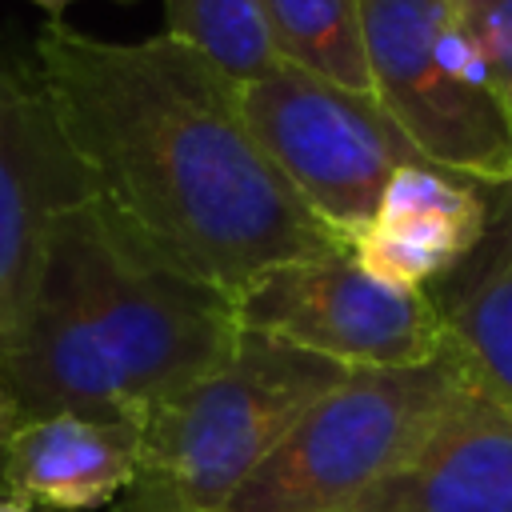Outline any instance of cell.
I'll list each match as a JSON object with an SVG mask.
<instances>
[{"label":"cell","instance_id":"cell-1","mask_svg":"<svg viewBox=\"0 0 512 512\" xmlns=\"http://www.w3.org/2000/svg\"><path fill=\"white\" fill-rule=\"evenodd\" d=\"M32 84L92 204L228 300L280 264L344 248L260 152L240 84L192 48L168 36L96 40L52 20L32 44Z\"/></svg>","mask_w":512,"mask_h":512},{"label":"cell","instance_id":"cell-2","mask_svg":"<svg viewBox=\"0 0 512 512\" xmlns=\"http://www.w3.org/2000/svg\"><path fill=\"white\" fill-rule=\"evenodd\" d=\"M240 332L224 292L156 260L88 200L52 228L0 348V440L48 412H140L220 368Z\"/></svg>","mask_w":512,"mask_h":512},{"label":"cell","instance_id":"cell-3","mask_svg":"<svg viewBox=\"0 0 512 512\" xmlns=\"http://www.w3.org/2000/svg\"><path fill=\"white\" fill-rule=\"evenodd\" d=\"M348 368L240 332L232 356L140 408L136 476L112 512H224L296 416Z\"/></svg>","mask_w":512,"mask_h":512},{"label":"cell","instance_id":"cell-4","mask_svg":"<svg viewBox=\"0 0 512 512\" xmlns=\"http://www.w3.org/2000/svg\"><path fill=\"white\" fill-rule=\"evenodd\" d=\"M464 388L468 376L448 348L412 368H348L224 512H348L420 448Z\"/></svg>","mask_w":512,"mask_h":512},{"label":"cell","instance_id":"cell-5","mask_svg":"<svg viewBox=\"0 0 512 512\" xmlns=\"http://www.w3.org/2000/svg\"><path fill=\"white\" fill-rule=\"evenodd\" d=\"M240 108L272 168L344 244L368 224L392 172L424 160L376 96L288 60L240 84Z\"/></svg>","mask_w":512,"mask_h":512},{"label":"cell","instance_id":"cell-6","mask_svg":"<svg viewBox=\"0 0 512 512\" xmlns=\"http://www.w3.org/2000/svg\"><path fill=\"white\" fill-rule=\"evenodd\" d=\"M244 332L324 356L340 368H412L444 356V324L428 292L364 272L348 244L264 272L236 300Z\"/></svg>","mask_w":512,"mask_h":512},{"label":"cell","instance_id":"cell-7","mask_svg":"<svg viewBox=\"0 0 512 512\" xmlns=\"http://www.w3.org/2000/svg\"><path fill=\"white\" fill-rule=\"evenodd\" d=\"M448 12V0H360L368 84L428 164L476 184H504L512 120L492 88H476L444 64Z\"/></svg>","mask_w":512,"mask_h":512},{"label":"cell","instance_id":"cell-8","mask_svg":"<svg viewBox=\"0 0 512 512\" xmlns=\"http://www.w3.org/2000/svg\"><path fill=\"white\" fill-rule=\"evenodd\" d=\"M88 200L44 96L0 64V348L24 320L52 228Z\"/></svg>","mask_w":512,"mask_h":512},{"label":"cell","instance_id":"cell-9","mask_svg":"<svg viewBox=\"0 0 512 512\" xmlns=\"http://www.w3.org/2000/svg\"><path fill=\"white\" fill-rule=\"evenodd\" d=\"M484 224L488 184L412 160L392 172L348 252L376 280L424 292L480 244Z\"/></svg>","mask_w":512,"mask_h":512},{"label":"cell","instance_id":"cell-10","mask_svg":"<svg viewBox=\"0 0 512 512\" xmlns=\"http://www.w3.org/2000/svg\"><path fill=\"white\" fill-rule=\"evenodd\" d=\"M348 512H512V412L468 380L420 448Z\"/></svg>","mask_w":512,"mask_h":512},{"label":"cell","instance_id":"cell-11","mask_svg":"<svg viewBox=\"0 0 512 512\" xmlns=\"http://www.w3.org/2000/svg\"><path fill=\"white\" fill-rule=\"evenodd\" d=\"M136 456V412H48L0 440V492L60 512L116 504Z\"/></svg>","mask_w":512,"mask_h":512},{"label":"cell","instance_id":"cell-12","mask_svg":"<svg viewBox=\"0 0 512 512\" xmlns=\"http://www.w3.org/2000/svg\"><path fill=\"white\" fill-rule=\"evenodd\" d=\"M448 352L464 376L512 412V188L488 184L480 244L432 288Z\"/></svg>","mask_w":512,"mask_h":512},{"label":"cell","instance_id":"cell-13","mask_svg":"<svg viewBox=\"0 0 512 512\" xmlns=\"http://www.w3.org/2000/svg\"><path fill=\"white\" fill-rule=\"evenodd\" d=\"M276 56L352 92H368L360 0H260Z\"/></svg>","mask_w":512,"mask_h":512},{"label":"cell","instance_id":"cell-14","mask_svg":"<svg viewBox=\"0 0 512 512\" xmlns=\"http://www.w3.org/2000/svg\"><path fill=\"white\" fill-rule=\"evenodd\" d=\"M164 36L204 56L232 84L264 76L280 56L260 0H164Z\"/></svg>","mask_w":512,"mask_h":512},{"label":"cell","instance_id":"cell-15","mask_svg":"<svg viewBox=\"0 0 512 512\" xmlns=\"http://www.w3.org/2000/svg\"><path fill=\"white\" fill-rule=\"evenodd\" d=\"M456 20L468 28V36L480 44L492 88L512 120V0H448Z\"/></svg>","mask_w":512,"mask_h":512},{"label":"cell","instance_id":"cell-16","mask_svg":"<svg viewBox=\"0 0 512 512\" xmlns=\"http://www.w3.org/2000/svg\"><path fill=\"white\" fill-rule=\"evenodd\" d=\"M0 512H36V508L24 504V500H16V496H8V492H0Z\"/></svg>","mask_w":512,"mask_h":512},{"label":"cell","instance_id":"cell-17","mask_svg":"<svg viewBox=\"0 0 512 512\" xmlns=\"http://www.w3.org/2000/svg\"><path fill=\"white\" fill-rule=\"evenodd\" d=\"M28 4H36V8H44V12H64V8L76 4V0H28Z\"/></svg>","mask_w":512,"mask_h":512},{"label":"cell","instance_id":"cell-18","mask_svg":"<svg viewBox=\"0 0 512 512\" xmlns=\"http://www.w3.org/2000/svg\"><path fill=\"white\" fill-rule=\"evenodd\" d=\"M504 184H508V188H512V164H508V176H504Z\"/></svg>","mask_w":512,"mask_h":512}]
</instances>
